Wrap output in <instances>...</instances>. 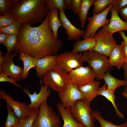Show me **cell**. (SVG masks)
Instances as JSON below:
<instances>
[{
    "mask_svg": "<svg viewBox=\"0 0 127 127\" xmlns=\"http://www.w3.org/2000/svg\"><path fill=\"white\" fill-rule=\"evenodd\" d=\"M118 32L123 39V41L127 44V37L125 34L124 32L121 31Z\"/></svg>",
    "mask_w": 127,
    "mask_h": 127,
    "instance_id": "cell-43",
    "label": "cell"
},
{
    "mask_svg": "<svg viewBox=\"0 0 127 127\" xmlns=\"http://www.w3.org/2000/svg\"><path fill=\"white\" fill-rule=\"evenodd\" d=\"M42 78L44 85L58 93L63 90L70 82L69 74L64 72L56 65L46 72Z\"/></svg>",
    "mask_w": 127,
    "mask_h": 127,
    "instance_id": "cell-5",
    "label": "cell"
},
{
    "mask_svg": "<svg viewBox=\"0 0 127 127\" xmlns=\"http://www.w3.org/2000/svg\"><path fill=\"white\" fill-rule=\"evenodd\" d=\"M59 19L62 26L66 30L68 40H79L81 37L83 36L85 31L78 28L71 23L66 17L65 12L63 10H60Z\"/></svg>",
    "mask_w": 127,
    "mask_h": 127,
    "instance_id": "cell-15",
    "label": "cell"
},
{
    "mask_svg": "<svg viewBox=\"0 0 127 127\" xmlns=\"http://www.w3.org/2000/svg\"><path fill=\"white\" fill-rule=\"evenodd\" d=\"M0 99L5 100L20 120L26 118L35 110L30 107L25 102L15 101L11 96L6 94L2 88L0 91Z\"/></svg>",
    "mask_w": 127,
    "mask_h": 127,
    "instance_id": "cell-10",
    "label": "cell"
},
{
    "mask_svg": "<svg viewBox=\"0 0 127 127\" xmlns=\"http://www.w3.org/2000/svg\"><path fill=\"white\" fill-rule=\"evenodd\" d=\"M9 35L0 32V44H3L6 41Z\"/></svg>",
    "mask_w": 127,
    "mask_h": 127,
    "instance_id": "cell-42",
    "label": "cell"
},
{
    "mask_svg": "<svg viewBox=\"0 0 127 127\" xmlns=\"http://www.w3.org/2000/svg\"><path fill=\"white\" fill-rule=\"evenodd\" d=\"M69 74L70 82L77 85L94 81L96 78L94 72L89 65L72 70Z\"/></svg>",
    "mask_w": 127,
    "mask_h": 127,
    "instance_id": "cell-12",
    "label": "cell"
},
{
    "mask_svg": "<svg viewBox=\"0 0 127 127\" xmlns=\"http://www.w3.org/2000/svg\"><path fill=\"white\" fill-rule=\"evenodd\" d=\"M103 79H104L107 87L114 91L118 87L126 85V81L125 79L120 80L112 76L109 71L105 74Z\"/></svg>",
    "mask_w": 127,
    "mask_h": 127,
    "instance_id": "cell-25",
    "label": "cell"
},
{
    "mask_svg": "<svg viewBox=\"0 0 127 127\" xmlns=\"http://www.w3.org/2000/svg\"><path fill=\"white\" fill-rule=\"evenodd\" d=\"M65 6L67 9H70L72 0H64Z\"/></svg>",
    "mask_w": 127,
    "mask_h": 127,
    "instance_id": "cell-44",
    "label": "cell"
},
{
    "mask_svg": "<svg viewBox=\"0 0 127 127\" xmlns=\"http://www.w3.org/2000/svg\"><path fill=\"white\" fill-rule=\"evenodd\" d=\"M94 0H82L81 7L78 14L80 23V26L83 28L90 7L93 5Z\"/></svg>",
    "mask_w": 127,
    "mask_h": 127,
    "instance_id": "cell-26",
    "label": "cell"
},
{
    "mask_svg": "<svg viewBox=\"0 0 127 127\" xmlns=\"http://www.w3.org/2000/svg\"><path fill=\"white\" fill-rule=\"evenodd\" d=\"M82 2V0H72L70 9L74 13L78 14L81 7Z\"/></svg>",
    "mask_w": 127,
    "mask_h": 127,
    "instance_id": "cell-38",
    "label": "cell"
},
{
    "mask_svg": "<svg viewBox=\"0 0 127 127\" xmlns=\"http://www.w3.org/2000/svg\"><path fill=\"white\" fill-rule=\"evenodd\" d=\"M109 57V62L111 67H115L118 70L121 69L123 63L126 62L120 44L118 45L113 49Z\"/></svg>",
    "mask_w": 127,
    "mask_h": 127,
    "instance_id": "cell-20",
    "label": "cell"
},
{
    "mask_svg": "<svg viewBox=\"0 0 127 127\" xmlns=\"http://www.w3.org/2000/svg\"><path fill=\"white\" fill-rule=\"evenodd\" d=\"M59 10V9L55 8L50 10L48 21L49 26L53 32L54 37L56 39L59 38L58 31L59 28L62 26L58 17Z\"/></svg>",
    "mask_w": 127,
    "mask_h": 127,
    "instance_id": "cell-24",
    "label": "cell"
},
{
    "mask_svg": "<svg viewBox=\"0 0 127 127\" xmlns=\"http://www.w3.org/2000/svg\"><path fill=\"white\" fill-rule=\"evenodd\" d=\"M49 11L39 26L22 24L16 46L12 51L17 54L28 53L37 59L56 55L63 47L61 39H56L49 25Z\"/></svg>",
    "mask_w": 127,
    "mask_h": 127,
    "instance_id": "cell-1",
    "label": "cell"
},
{
    "mask_svg": "<svg viewBox=\"0 0 127 127\" xmlns=\"http://www.w3.org/2000/svg\"><path fill=\"white\" fill-rule=\"evenodd\" d=\"M92 113L95 119L100 124L99 127H127V122L120 125H115L109 121L105 119L100 112L98 111H92Z\"/></svg>",
    "mask_w": 127,
    "mask_h": 127,
    "instance_id": "cell-28",
    "label": "cell"
},
{
    "mask_svg": "<svg viewBox=\"0 0 127 127\" xmlns=\"http://www.w3.org/2000/svg\"><path fill=\"white\" fill-rule=\"evenodd\" d=\"M58 55L48 56L37 59L35 68L39 78L41 79L46 72L56 65Z\"/></svg>",
    "mask_w": 127,
    "mask_h": 127,
    "instance_id": "cell-17",
    "label": "cell"
},
{
    "mask_svg": "<svg viewBox=\"0 0 127 127\" xmlns=\"http://www.w3.org/2000/svg\"><path fill=\"white\" fill-rule=\"evenodd\" d=\"M3 52L2 51H0V69L1 68L4 60V57L2 56Z\"/></svg>",
    "mask_w": 127,
    "mask_h": 127,
    "instance_id": "cell-45",
    "label": "cell"
},
{
    "mask_svg": "<svg viewBox=\"0 0 127 127\" xmlns=\"http://www.w3.org/2000/svg\"><path fill=\"white\" fill-rule=\"evenodd\" d=\"M118 13L122 19L127 22V7L122 9Z\"/></svg>",
    "mask_w": 127,
    "mask_h": 127,
    "instance_id": "cell-41",
    "label": "cell"
},
{
    "mask_svg": "<svg viewBox=\"0 0 127 127\" xmlns=\"http://www.w3.org/2000/svg\"><path fill=\"white\" fill-rule=\"evenodd\" d=\"M108 57L93 50L84 52L81 58L82 63L86 62L91 67L96 76L97 81L103 79L105 74L111 67Z\"/></svg>",
    "mask_w": 127,
    "mask_h": 127,
    "instance_id": "cell-3",
    "label": "cell"
},
{
    "mask_svg": "<svg viewBox=\"0 0 127 127\" xmlns=\"http://www.w3.org/2000/svg\"><path fill=\"white\" fill-rule=\"evenodd\" d=\"M90 103L83 99H80L68 109L75 119L85 127H95V119Z\"/></svg>",
    "mask_w": 127,
    "mask_h": 127,
    "instance_id": "cell-4",
    "label": "cell"
},
{
    "mask_svg": "<svg viewBox=\"0 0 127 127\" xmlns=\"http://www.w3.org/2000/svg\"><path fill=\"white\" fill-rule=\"evenodd\" d=\"M8 114L4 127H17L19 125L20 119L16 115L11 107L7 103Z\"/></svg>",
    "mask_w": 127,
    "mask_h": 127,
    "instance_id": "cell-29",
    "label": "cell"
},
{
    "mask_svg": "<svg viewBox=\"0 0 127 127\" xmlns=\"http://www.w3.org/2000/svg\"><path fill=\"white\" fill-rule=\"evenodd\" d=\"M122 67L123 68L124 71L125 79L126 81V85L123 90V92H127V62H125L123 64Z\"/></svg>",
    "mask_w": 127,
    "mask_h": 127,
    "instance_id": "cell-40",
    "label": "cell"
},
{
    "mask_svg": "<svg viewBox=\"0 0 127 127\" xmlns=\"http://www.w3.org/2000/svg\"><path fill=\"white\" fill-rule=\"evenodd\" d=\"M17 127H20L19 126V125H18V126Z\"/></svg>",
    "mask_w": 127,
    "mask_h": 127,
    "instance_id": "cell-47",
    "label": "cell"
},
{
    "mask_svg": "<svg viewBox=\"0 0 127 127\" xmlns=\"http://www.w3.org/2000/svg\"><path fill=\"white\" fill-rule=\"evenodd\" d=\"M120 45L122 52L126 62H127V44L123 41Z\"/></svg>",
    "mask_w": 127,
    "mask_h": 127,
    "instance_id": "cell-39",
    "label": "cell"
},
{
    "mask_svg": "<svg viewBox=\"0 0 127 127\" xmlns=\"http://www.w3.org/2000/svg\"><path fill=\"white\" fill-rule=\"evenodd\" d=\"M39 112V109L35 110L26 118L20 120L19 124L20 127H33Z\"/></svg>",
    "mask_w": 127,
    "mask_h": 127,
    "instance_id": "cell-30",
    "label": "cell"
},
{
    "mask_svg": "<svg viewBox=\"0 0 127 127\" xmlns=\"http://www.w3.org/2000/svg\"><path fill=\"white\" fill-rule=\"evenodd\" d=\"M20 0H0V16L10 14L14 7L18 4Z\"/></svg>",
    "mask_w": 127,
    "mask_h": 127,
    "instance_id": "cell-27",
    "label": "cell"
},
{
    "mask_svg": "<svg viewBox=\"0 0 127 127\" xmlns=\"http://www.w3.org/2000/svg\"><path fill=\"white\" fill-rule=\"evenodd\" d=\"M58 95L63 106L68 109L76 101L83 99L77 85L71 82L67 83L63 90L58 93Z\"/></svg>",
    "mask_w": 127,
    "mask_h": 127,
    "instance_id": "cell-11",
    "label": "cell"
},
{
    "mask_svg": "<svg viewBox=\"0 0 127 127\" xmlns=\"http://www.w3.org/2000/svg\"><path fill=\"white\" fill-rule=\"evenodd\" d=\"M82 52L74 53L66 52L58 55L56 66L68 74L72 70L83 66L81 61Z\"/></svg>",
    "mask_w": 127,
    "mask_h": 127,
    "instance_id": "cell-9",
    "label": "cell"
},
{
    "mask_svg": "<svg viewBox=\"0 0 127 127\" xmlns=\"http://www.w3.org/2000/svg\"><path fill=\"white\" fill-rule=\"evenodd\" d=\"M48 12L46 0H22L12 8L9 14L22 24L35 25L43 22Z\"/></svg>",
    "mask_w": 127,
    "mask_h": 127,
    "instance_id": "cell-2",
    "label": "cell"
},
{
    "mask_svg": "<svg viewBox=\"0 0 127 127\" xmlns=\"http://www.w3.org/2000/svg\"><path fill=\"white\" fill-rule=\"evenodd\" d=\"M60 125L59 116L47 101L44 102L40 107L33 127H60Z\"/></svg>",
    "mask_w": 127,
    "mask_h": 127,
    "instance_id": "cell-6",
    "label": "cell"
},
{
    "mask_svg": "<svg viewBox=\"0 0 127 127\" xmlns=\"http://www.w3.org/2000/svg\"><path fill=\"white\" fill-rule=\"evenodd\" d=\"M112 7V4H111L102 12L93 14L91 17L87 18L88 23L85 30V33L83 36V39L89 37H93L100 28L109 23L110 19H107V16Z\"/></svg>",
    "mask_w": 127,
    "mask_h": 127,
    "instance_id": "cell-8",
    "label": "cell"
},
{
    "mask_svg": "<svg viewBox=\"0 0 127 127\" xmlns=\"http://www.w3.org/2000/svg\"><path fill=\"white\" fill-rule=\"evenodd\" d=\"M18 36L15 35H9L3 44L6 47L7 52L9 53L15 48L17 43Z\"/></svg>",
    "mask_w": 127,
    "mask_h": 127,
    "instance_id": "cell-34",
    "label": "cell"
},
{
    "mask_svg": "<svg viewBox=\"0 0 127 127\" xmlns=\"http://www.w3.org/2000/svg\"><path fill=\"white\" fill-rule=\"evenodd\" d=\"M114 91L108 87L105 83L102 86L99 87L97 95L103 96L110 101L113 105L117 115L119 118L123 119L124 116L120 111L115 104Z\"/></svg>",
    "mask_w": 127,
    "mask_h": 127,
    "instance_id": "cell-23",
    "label": "cell"
},
{
    "mask_svg": "<svg viewBox=\"0 0 127 127\" xmlns=\"http://www.w3.org/2000/svg\"><path fill=\"white\" fill-rule=\"evenodd\" d=\"M57 107L58 111L64 121L62 127H85L75 119L68 109L64 107L60 102L58 103Z\"/></svg>",
    "mask_w": 127,
    "mask_h": 127,
    "instance_id": "cell-19",
    "label": "cell"
},
{
    "mask_svg": "<svg viewBox=\"0 0 127 127\" xmlns=\"http://www.w3.org/2000/svg\"><path fill=\"white\" fill-rule=\"evenodd\" d=\"M122 95L125 98H127V92H123L122 93ZM127 122V120L126 121Z\"/></svg>",
    "mask_w": 127,
    "mask_h": 127,
    "instance_id": "cell-46",
    "label": "cell"
},
{
    "mask_svg": "<svg viewBox=\"0 0 127 127\" xmlns=\"http://www.w3.org/2000/svg\"><path fill=\"white\" fill-rule=\"evenodd\" d=\"M99 85V81L95 80L85 84L78 85L77 86L83 99L90 103L97 95Z\"/></svg>",
    "mask_w": 127,
    "mask_h": 127,
    "instance_id": "cell-18",
    "label": "cell"
},
{
    "mask_svg": "<svg viewBox=\"0 0 127 127\" xmlns=\"http://www.w3.org/2000/svg\"><path fill=\"white\" fill-rule=\"evenodd\" d=\"M46 6L48 12L55 8L59 9L60 10H63L64 12L67 9L64 0H46Z\"/></svg>",
    "mask_w": 127,
    "mask_h": 127,
    "instance_id": "cell-33",
    "label": "cell"
},
{
    "mask_svg": "<svg viewBox=\"0 0 127 127\" xmlns=\"http://www.w3.org/2000/svg\"><path fill=\"white\" fill-rule=\"evenodd\" d=\"M95 44V41L93 37H89L82 40L76 41L74 44L71 52L77 53L92 50Z\"/></svg>",
    "mask_w": 127,
    "mask_h": 127,
    "instance_id": "cell-21",
    "label": "cell"
},
{
    "mask_svg": "<svg viewBox=\"0 0 127 127\" xmlns=\"http://www.w3.org/2000/svg\"><path fill=\"white\" fill-rule=\"evenodd\" d=\"M110 11L111 14L110 21L108 24L103 26L102 28L112 34L121 31L127 32V22L121 19L118 12L113 6Z\"/></svg>",
    "mask_w": 127,
    "mask_h": 127,
    "instance_id": "cell-16",
    "label": "cell"
},
{
    "mask_svg": "<svg viewBox=\"0 0 127 127\" xmlns=\"http://www.w3.org/2000/svg\"><path fill=\"white\" fill-rule=\"evenodd\" d=\"M18 81L14 78L8 77L6 74L3 73H0V82H7L12 83L15 86L20 88L22 87L17 83Z\"/></svg>",
    "mask_w": 127,
    "mask_h": 127,
    "instance_id": "cell-37",
    "label": "cell"
},
{
    "mask_svg": "<svg viewBox=\"0 0 127 127\" xmlns=\"http://www.w3.org/2000/svg\"><path fill=\"white\" fill-rule=\"evenodd\" d=\"M112 34L106 30L101 29L93 37L95 44L93 50L109 57L112 50L118 45Z\"/></svg>",
    "mask_w": 127,
    "mask_h": 127,
    "instance_id": "cell-7",
    "label": "cell"
},
{
    "mask_svg": "<svg viewBox=\"0 0 127 127\" xmlns=\"http://www.w3.org/2000/svg\"><path fill=\"white\" fill-rule=\"evenodd\" d=\"M15 21L10 14L0 16V28L8 26Z\"/></svg>",
    "mask_w": 127,
    "mask_h": 127,
    "instance_id": "cell-35",
    "label": "cell"
},
{
    "mask_svg": "<svg viewBox=\"0 0 127 127\" xmlns=\"http://www.w3.org/2000/svg\"><path fill=\"white\" fill-rule=\"evenodd\" d=\"M113 7L119 12L122 9L127 7V0H113Z\"/></svg>",
    "mask_w": 127,
    "mask_h": 127,
    "instance_id": "cell-36",
    "label": "cell"
},
{
    "mask_svg": "<svg viewBox=\"0 0 127 127\" xmlns=\"http://www.w3.org/2000/svg\"><path fill=\"white\" fill-rule=\"evenodd\" d=\"M17 54L16 53H6L4 56V60L1 68L0 69V73H3L14 78L18 81L21 79V76L23 68L15 64L13 58Z\"/></svg>",
    "mask_w": 127,
    "mask_h": 127,
    "instance_id": "cell-13",
    "label": "cell"
},
{
    "mask_svg": "<svg viewBox=\"0 0 127 127\" xmlns=\"http://www.w3.org/2000/svg\"><path fill=\"white\" fill-rule=\"evenodd\" d=\"M41 87L39 92L37 93L36 91L31 94L29 89L26 87L22 88L23 92L27 95L29 97L31 103L29 107L34 109H39L40 105L44 102L47 101L48 97L51 95V91L49 87L46 85H42L40 80Z\"/></svg>",
    "mask_w": 127,
    "mask_h": 127,
    "instance_id": "cell-14",
    "label": "cell"
},
{
    "mask_svg": "<svg viewBox=\"0 0 127 127\" xmlns=\"http://www.w3.org/2000/svg\"><path fill=\"white\" fill-rule=\"evenodd\" d=\"M18 58L20 60L23 62L24 64L21 79H25L27 77L29 70L33 67L36 68L37 59L26 53L20 54Z\"/></svg>",
    "mask_w": 127,
    "mask_h": 127,
    "instance_id": "cell-22",
    "label": "cell"
},
{
    "mask_svg": "<svg viewBox=\"0 0 127 127\" xmlns=\"http://www.w3.org/2000/svg\"><path fill=\"white\" fill-rule=\"evenodd\" d=\"M113 0H94L93 14L99 13L105 10L107 7L111 4Z\"/></svg>",
    "mask_w": 127,
    "mask_h": 127,
    "instance_id": "cell-32",
    "label": "cell"
},
{
    "mask_svg": "<svg viewBox=\"0 0 127 127\" xmlns=\"http://www.w3.org/2000/svg\"><path fill=\"white\" fill-rule=\"evenodd\" d=\"M21 25L22 23L20 22L15 21L12 24L8 26L0 28V32L9 35H15L18 36Z\"/></svg>",
    "mask_w": 127,
    "mask_h": 127,
    "instance_id": "cell-31",
    "label": "cell"
}]
</instances>
